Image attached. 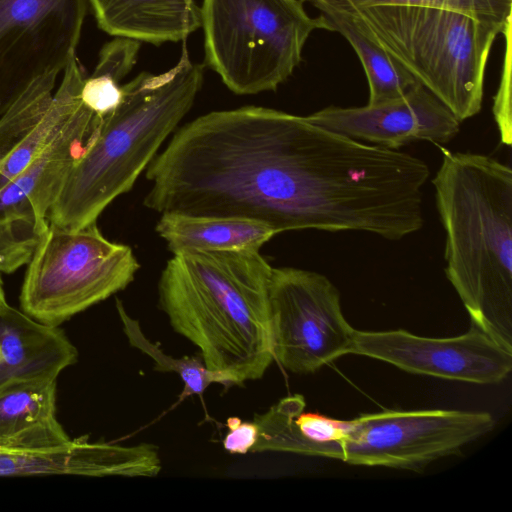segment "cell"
<instances>
[{"instance_id": "4", "label": "cell", "mask_w": 512, "mask_h": 512, "mask_svg": "<svg viewBox=\"0 0 512 512\" xmlns=\"http://www.w3.org/2000/svg\"><path fill=\"white\" fill-rule=\"evenodd\" d=\"M203 79L204 66L191 60L184 40L172 68L143 72L122 85L120 103L70 170L48 211V223L77 230L96 222L154 159L191 109Z\"/></svg>"}, {"instance_id": "1", "label": "cell", "mask_w": 512, "mask_h": 512, "mask_svg": "<svg viewBox=\"0 0 512 512\" xmlns=\"http://www.w3.org/2000/svg\"><path fill=\"white\" fill-rule=\"evenodd\" d=\"M144 205L160 214L245 218L278 234L328 231L353 166L342 137L307 116L244 106L182 126L146 168Z\"/></svg>"}, {"instance_id": "23", "label": "cell", "mask_w": 512, "mask_h": 512, "mask_svg": "<svg viewBox=\"0 0 512 512\" xmlns=\"http://www.w3.org/2000/svg\"><path fill=\"white\" fill-rule=\"evenodd\" d=\"M58 74L48 72L34 79L1 114L0 162L37 127L47 113Z\"/></svg>"}, {"instance_id": "19", "label": "cell", "mask_w": 512, "mask_h": 512, "mask_svg": "<svg viewBox=\"0 0 512 512\" xmlns=\"http://www.w3.org/2000/svg\"><path fill=\"white\" fill-rule=\"evenodd\" d=\"M317 9L325 21L326 30L341 34L360 60L369 88L367 105L394 101L419 84L399 62L361 29L350 13L329 7Z\"/></svg>"}, {"instance_id": "22", "label": "cell", "mask_w": 512, "mask_h": 512, "mask_svg": "<svg viewBox=\"0 0 512 512\" xmlns=\"http://www.w3.org/2000/svg\"><path fill=\"white\" fill-rule=\"evenodd\" d=\"M116 308L129 344L152 358L156 371L174 372L181 378L184 384L181 399L191 395H200L213 383L227 387L232 386L225 375L209 370L201 357L174 358L165 354L158 343H154L146 337L139 321L127 313L120 299H116Z\"/></svg>"}, {"instance_id": "27", "label": "cell", "mask_w": 512, "mask_h": 512, "mask_svg": "<svg viewBox=\"0 0 512 512\" xmlns=\"http://www.w3.org/2000/svg\"><path fill=\"white\" fill-rule=\"evenodd\" d=\"M228 433L223 446L231 454H246L255 445L259 433L258 425L252 421H242L238 417H229L226 421Z\"/></svg>"}, {"instance_id": "25", "label": "cell", "mask_w": 512, "mask_h": 512, "mask_svg": "<svg viewBox=\"0 0 512 512\" xmlns=\"http://www.w3.org/2000/svg\"><path fill=\"white\" fill-rule=\"evenodd\" d=\"M48 228L33 217L0 220V272L12 273L28 263Z\"/></svg>"}, {"instance_id": "28", "label": "cell", "mask_w": 512, "mask_h": 512, "mask_svg": "<svg viewBox=\"0 0 512 512\" xmlns=\"http://www.w3.org/2000/svg\"><path fill=\"white\" fill-rule=\"evenodd\" d=\"M6 304H7V301H6V297H5V292H4V288H3V281H2V278H1V272H0V307L4 306Z\"/></svg>"}, {"instance_id": "20", "label": "cell", "mask_w": 512, "mask_h": 512, "mask_svg": "<svg viewBox=\"0 0 512 512\" xmlns=\"http://www.w3.org/2000/svg\"><path fill=\"white\" fill-rule=\"evenodd\" d=\"M50 107L37 127L0 162V189L15 178L59 132L80 102L85 80L76 54L65 67Z\"/></svg>"}, {"instance_id": "18", "label": "cell", "mask_w": 512, "mask_h": 512, "mask_svg": "<svg viewBox=\"0 0 512 512\" xmlns=\"http://www.w3.org/2000/svg\"><path fill=\"white\" fill-rule=\"evenodd\" d=\"M156 231L173 253L233 251L260 248L278 233L245 218L163 213Z\"/></svg>"}, {"instance_id": "24", "label": "cell", "mask_w": 512, "mask_h": 512, "mask_svg": "<svg viewBox=\"0 0 512 512\" xmlns=\"http://www.w3.org/2000/svg\"><path fill=\"white\" fill-rule=\"evenodd\" d=\"M318 7L353 11L374 6H423L449 9L477 19L507 25L511 22L512 0H312Z\"/></svg>"}, {"instance_id": "13", "label": "cell", "mask_w": 512, "mask_h": 512, "mask_svg": "<svg viewBox=\"0 0 512 512\" xmlns=\"http://www.w3.org/2000/svg\"><path fill=\"white\" fill-rule=\"evenodd\" d=\"M104 117L81 101L59 132L9 183L0 189V220L47 214L70 170L96 139Z\"/></svg>"}, {"instance_id": "2", "label": "cell", "mask_w": 512, "mask_h": 512, "mask_svg": "<svg viewBox=\"0 0 512 512\" xmlns=\"http://www.w3.org/2000/svg\"><path fill=\"white\" fill-rule=\"evenodd\" d=\"M273 267L254 250L173 254L158 282L171 328L231 385L261 379L274 361L269 288Z\"/></svg>"}, {"instance_id": "14", "label": "cell", "mask_w": 512, "mask_h": 512, "mask_svg": "<svg viewBox=\"0 0 512 512\" xmlns=\"http://www.w3.org/2000/svg\"><path fill=\"white\" fill-rule=\"evenodd\" d=\"M161 468L158 447L146 442L122 446L82 436L51 448L0 446V476L155 477Z\"/></svg>"}, {"instance_id": "11", "label": "cell", "mask_w": 512, "mask_h": 512, "mask_svg": "<svg viewBox=\"0 0 512 512\" xmlns=\"http://www.w3.org/2000/svg\"><path fill=\"white\" fill-rule=\"evenodd\" d=\"M351 353L410 373L475 384H497L512 370V353L473 324L465 334L449 338L421 337L402 329L355 330Z\"/></svg>"}, {"instance_id": "21", "label": "cell", "mask_w": 512, "mask_h": 512, "mask_svg": "<svg viewBox=\"0 0 512 512\" xmlns=\"http://www.w3.org/2000/svg\"><path fill=\"white\" fill-rule=\"evenodd\" d=\"M139 49V41L119 37L102 48L93 73L81 87L80 99L87 108L105 117L118 106L122 96L120 81L134 66Z\"/></svg>"}, {"instance_id": "16", "label": "cell", "mask_w": 512, "mask_h": 512, "mask_svg": "<svg viewBox=\"0 0 512 512\" xmlns=\"http://www.w3.org/2000/svg\"><path fill=\"white\" fill-rule=\"evenodd\" d=\"M109 35L161 44L184 41L201 26L195 0H88Z\"/></svg>"}, {"instance_id": "3", "label": "cell", "mask_w": 512, "mask_h": 512, "mask_svg": "<svg viewBox=\"0 0 512 512\" xmlns=\"http://www.w3.org/2000/svg\"><path fill=\"white\" fill-rule=\"evenodd\" d=\"M432 180L445 230V273L473 325L512 353V170L441 148Z\"/></svg>"}, {"instance_id": "5", "label": "cell", "mask_w": 512, "mask_h": 512, "mask_svg": "<svg viewBox=\"0 0 512 512\" xmlns=\"http://www.w3.org/2000/svg\"><path fill=\"white\" fill-rule=\"evenodd\" d=\"M347 12L459 122L480 112L493 43L511 22L504 26L423 6L383 5Z\"/></svg>"}, {"instance_id": "7", "label": "cell", "mask_w": 512, "mask_h": 512, "mask_svg": "<svg viewBox=\"0 0 512 512\" xmlns=\"http://www.w3.org/2000/svg\"><path fill=\"white\" fill-rule=\"evenodd\" d=\"M139 268L132 249L108 240L96 222L77 230L48 223L28 262L21 310L59 326L124 290Z\"/></svg>"}, {"instance_id": "10", "label": "cell", "mask_w": 512, "mask_h": 512, "mask_svg": "<svg viewBox=\"0 0 512 512\" xmlns=\"http://www.w3.org/2000/svg\"><path fill=\"white\" fill-rule=\"evenodd\" d=\"M88 0H0V115L37 77L63 71Z\"/></svg>"}, {"instance_id": "8", "label": "cell", "mask_w": 512, "mask_h": 512, "mask_svg": "<svg viewBox=\"0 0 512 512\" xmlns=\"http://www.w3.org/2000/svg\"><path fill=\"white\" fill-rule=\"evenodd\" d=\"M343 426L341 440L307 445L300 455L419 472L489 433L495 420L488 412L386 410L344 420Z\"/></svg>"}, {"instance_id": "15", "label": "cell", "mask_w": 512, "mask_h": 512, "mask_svg": "<svg viewBox=\"0 0 512 512\" xmlns=\"http://www.w3.org/2000/svg\"><path fill=\"white\" fill-rule=\"evenodd\" d=\"M77 357L76 347L58 326L39 322L8 303L0 307V388L57 380Z\"/></svg>"}, {"instance_id": "29", "label": "cell", "mask_w": 512, "mask_h": 512, "mask_svg": "<svg viewBox=\"0 0 512 512\" xmlns=\"http://www.w3.org/2000/svg\"><path fill=\"white\" fill-rule=\"evenodd\" d=\"M304 1H310L311 2L312 0H304Z\"/></svg>"}, {"instance_id": "26", "label": "cell", "mask_w": 512, "mask_h": 512, "mask_svg": "<svg viewBox=\"0 0 512 512\" xmlns=\"http://www.w3.org/2000/svg\"><path fill=\"white\" fill-rule=\"evenodd\" d=\"M511 24L506 28L507 52L500 90L494 104V115L499 126L501 139L504 144L511 143V111H510V39Z\"/></svg>"}, {"instance_id": "9", "label": "cell", "mask_w": 512, "mask_h": 512, "mask_svg": "<svg viewBox=\"0 0 512 512\" xmlns=\"http://www.w3.org/2000/svg\"><path fill=\"white\" fill-rule=\"evenodd\" d=\"M269 302L274 360L286 370L313 373L351 353L356 329L344 317L338 289L323 274L273 267Z\"/></svg>"}, {"instance_id": "6", "label": "cell", "mask_w": 512, "mask_h": 512, "mask_svg": "<svg viewBox=\"0 0 512 512\" xmlns=\"http://www.w3.org/2000/svg\"><path fill=\"white\" fill-rule=\"evenodd\" d=\"M208 65L240 95L275 90L302 60L309 36L326 30L303 0H203Z\"/></svg>"}, {"instance_id": "17", "label": "cell", "mask_w": 512, "mask_h": 512, "mask_svg": "<svg viewBox=\"0 0 512 512\" xmlns=\"http://www.w3.org/2000/svg\"><path fill=\"white\" fill-rule=\"evenodd\" d=\"M57 380H36L0 388V446L51 448L68 443L56 418Z\"/></svg>"}, {"instance_id": "12", "label": "cell", "mask_w": 512, "mask_h": 512, "mask_svg": "<svg viewBox=\"0 0 512 512\" xmlns=\"http://www.w3.org/2000/svg\"><path fill=\"white\" fill-rule=\"evenodd\" d=\"M307 118L350 138L396 150L415 141L445 144L460 129L453 113L421 84L391 102L361 107L329 106Z\"/></svg>"}]
</instances>
